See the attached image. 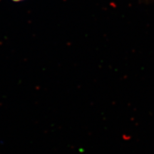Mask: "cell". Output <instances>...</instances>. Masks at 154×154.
Masks as SVG:
<instances>
[{
  "label": "cell",
  "mask_w": 154,
  "mask_h": 154,
  "mask_svg": "<svg viewBox=\"0 0 154 154\" xmlns=\"http://www.w3.org/2000/svg\"><path fill=\"white\" fill-rule=\"evenodd\" d=\"M14 1H20V0H14Z\"/></svg>",
  "instance_id": "cell-1"
}]
</instances>
